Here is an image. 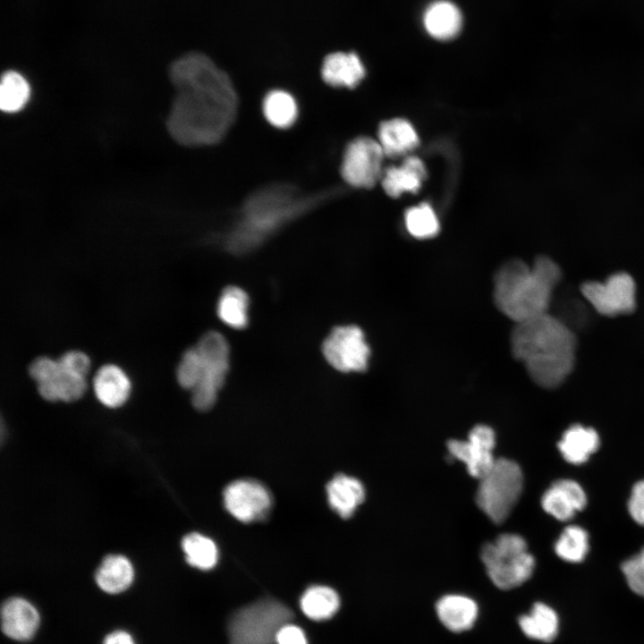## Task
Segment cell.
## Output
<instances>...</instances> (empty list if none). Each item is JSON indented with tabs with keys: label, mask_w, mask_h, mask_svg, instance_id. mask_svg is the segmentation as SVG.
Wrapping results in <instances>:
<instances>
[{
	"label": "cell",
	"mask_w": 644,
	"mask_h": 644,
	"mask_svg": "<svg viewBox=\"0 0 644 644\" xmlns=\"http://www.w3.org/2000/svg\"><path fill=\"white\" fill-rule=\"evenodd\" d=\"M60 364L66 369L87 376L90 369V359L83 352L72 350L64 352L59 359Z\"/></svg>",
	"instance_id": "cell-36"
},
{
	"label": "cell",
	"mask_w": 644,
	"mask_h": 644,
	"mask_svg": "<svg viewBox=\"0 0 644 644\" xmlns=\"http://www.w3.org/2000/svg\"><path fill=\"white\" fill-rule=\"evenodd\" d=\"M103 644H135V642L129 632L118 630L107 634Z\"/></svg>",
	"instance_id": "cell-39"
},
{
	"label": "cell",
	"mask_w": 644,
	"mask_h": 644,
	"mask_svg": "<svg viewBox=\"0 0 644 644\" xmlns=\"http://www.w3.org/2000/svg\"><path fill=\"white\" fill-rule=\"evenodd\" d=\"M495 445L494 430L487 425H478L470 430L467 440H450L447 448L452 459L464 462L470 475L479 479L496 462Z\"/></svg>",
	"instance_id": "cell-12"
},
{
	"label": "cell",
	"mask_w": 644,
	"mask_h": 644,
	"mask_svg": "<svg viewBox=\"0 0 644 644\" xmlns=\"http://www.w3.org/2000/svg\"><path fill=\"white\" fill-rule=\"evenodd\" d=\"M390 157L403 156L419 145V136L412 124L402 118H394L380 123L377 140Z\"/></svg>",
	"instance_id": "cell-21"
},
{
	"label": "cell",
	"mask_w": 644,
	"mask_h": 644,
	"mask_svg": "<svg viewBox=\"0 0 644 644\" xmlns=\"http://www.w3.org/2000/svg\"><path fill=\"white\" fill-rule=\"evenodd\" d=\"M622 571L630 589L644 597V548L622 564Z\"/></svg>",
	"instance_id": "cell-35"
},
{
	"label": "cell",
	"mask_w": 644,
	"mask_h": 644,
	"mask_svg": "<svg viewBox=\"0 0 644 644\" xmlns=\"http://www.w3.org/2000/svg\"><path fill=\"white\" fill-rule=\"evenodd\" d=\"M404 223L409 233L419 239L434 237L439 232V221L428 203L410 208L404 214Z\"/></svg>",
	"instance_id": "cell-33"
},
{
	"label": "cell",
	"mask_w": 644,
	"mask_h": 644,
	"mask_svg": "<svg viewBox=\"0 0 644 644\" xmlns=\"http://www.w3.org/2000/svg\"><path fill=\"white\" fill-rule=\"evenodd\" d=\"M30 88L27 80L16 71H6L1 77L0 108L13 114L21 111L30 99Z\"/></svg>",
	"instance_id": "cell-30"
},
{
	"label": "cell",
	"mask_w": 644,
	"mask_h": 644,
	"mask_svg": "<svg viewBox=\"0 0 644 644\" xmlns=\"http://www.w3.org/2000/svg\"><path fill=\"white\" fill-rule=\"evenodd\" d=\"M37 387L40 396L48 402H70L82 397L87 382L85 376L68 370L60 364L56 374L50 379L38 383Z\"/></svg>",
	"instance_id": "cell-23"
},
{
	"label": "cell",
	"mask_w": 644,
	"mask_h": 644,
	"mask_svg": "<svg viewBox=\"0 0 644 644\" xmlns=\"http://www.w3.org/2000/svg\"><path fill=\"white\" fill-rule=\"evenodd\" d=\"M39 623V614L30 601L13 597L3 603L1 627L6 637L17 641L30 640L37 632Z\"/></svg>",
	"instance_id": "cell-14"
},
{
	"label": "cell",
	"mask_w": 644,
	"mask_h": 644,
	"mask_svg": "<svg viewBox=\"0 0 644 644\" xmlns=\"http://www.w3.org/2000/svg\"><path fill=\"white\" fill-rule=\"evenodd\" d=\"M510 344L513 356L541 387L559 386L573 370L576 335L566 322L549 312L515 323Z\"/></svg>",
	"instance_id": "cell-2"
},
{
	"label": "cell",
	"mask_w": 644,
	"mask_h": 644,
	"mask_svg": "<svg viewBox=\"0 0 644 644\" xmlns=\"http://www.w3.org/2000/svg\"><path fill=\"white\" fill-rule=\"evenodd\" d=\"M267 121L278 129L291 127L298 116V106L294 97L282 89L268 92L262 105Z\"/></svg>",
	"instance_id": "cell-28"
},
{
	"label": "cell",
	"mask_w": 644,
	"mask_h": 644,
	"mask_svg": "<svg viewBox=\"0 0 644 644\" xmlns=\"http://www.w3.org/2000/svg\"><path fill=\"white\" fill-rule=\"evenodd\" d=\"M481 560L491 581L500 589L509 590L527 581L533 573L534 557L524 538L505 533L481 548Z\"/></svg>",
	"instance_id": "cell-5"
},
{
	"label": "cell",
	"mask_w": 644,
	"mask_h": 644,
	"mask_svg": "<svg viewBox=\"0 0 644 644\" xmlns=\"http://www.w3.org/2000/svg\"><path fill=\"white\" fill-rule=\"evenodd\" d=\"M580 292L584 299L602 316L629 314L636 308V284L625 272L614 273L604 282H585L580 286Z\"/></svg>",
	"instance_id": "cell-9"
},
{
	"label": "cell",
	"mask_w": 644,
	"mask_h": 644,
	"mask_svg": "<svg viewBox=\"0 0 644 644\" xmlns=\"http://www.w3.org/2000/svg\"><path fill=\"white\" fill-rule=\"evenodd\" d=\"M339 597L331 588L312 586L301 598V607L305 615L312 620H326L333 616L339 608Z\"/></svg>",
	"instance_id": "cell-29"
},
{
	"label": "cell",
	"mask_w": 644,
	"mask_h": 644,
	"mask_svg": "<svg viewBox=\"0 0 644 644\" xmlns=\"http://www.w3.org/2000/svg\"><path fill=\"white\" fill-rule=\"evenodd\" d=\"M628 510L632 519L644 526V480L634 485L629 499Z\"/></svg>",
	"instance_id": "cell-37"
},
{
	"label": "cell",
	"mask_w": 644,
	"mask_h": 644,
	"mask_svg": "<svg viewBox=\"0 0 644 644\" xmlns=\"http://www.w3.org/2000/svg\"><path fill=\"white\" fill-rule=\"evenodd\" d=\"M329 505L342 518L351 517L363 502L365 489L356 478L344 474L335 475L326 486Z\"/></svg>",
	"instance_id": "cell-22"
},
{
	"label": "cell",
	"mask_w": 644,
	"mask_h": 644,
	"mask_svg": "<svg viewBox=\"0 0 644 644\" xmlns=\"http://www.w3.org/2000/svg\"><path fill=\"white\" fill-rule=\"evenodd\" d=\"M249 296L238 286L225 287L217 302V315L228 326L243 329L249 323Z\"/></svg>",
	"instance_id": "cell-27"
},
{
	"label": "cell",
	"mask_w": 644,
	"mask_h": 644,
	"mask_svg": "<svg viewBox=\"0 0 644 644\" xmlns=\"http://www.w3.org/2000/svg\"><path fill=\"white\" fill-rule=\"evenodd\" d=\"M521 631L529 638L544 642L552 641L557 635L559 620L555 611L544 603H535L529 614L519 618Z\"/></svg>",
	"instance_id": "cell-26"
},
{
	"label": "cell",
	"mask_w": 644,
	"mask_h": 644,
	"mask_svg": "<svg viewBox=\"0 0 644 644\" xmlns=\"http://www.w3.org/2000/svg\"><path fill=\"white\" fill-rule=\"evenodd\" d=\"M462 18L459 8L450 1L438 0L430 4L423 14L427 32L439 40L454 38L462 28Z\"/></svg>",
	"instance_id": "cell-20"
},
{
	"label": "cell",
	"mask_w": 644,
	"mask_h": 644,
	"mask_svg": "<svg viewBox=\"0 0 644 644\" xmlns=\"http://www.w3.org/2000/svg\"><path fill=\"white\" fill-rule=\"evenodd\" d=\"M385 153L379 142L369 137H358L345 148L341 174L355 188H372L383 175Z\"/></svg>",
	"instance_id": "cell-10"
},
{
	"label": "cell",
	"mask_w": 644,
	"mask_h": 644,
	"mask_svg": "<svg viewBox=\"0 0 644 644\" xmlns=\"http://www.w3.org/2000/svg\"><path fill=\"white\" fill-rule=\"evenodd\" d=\"M599 446L597 433L591 428L581 425L570 427L558 443V448L570 463L581 464L588 461Z\"/></svg>",
	"instance_id": "cell-25"
},
{
	"label": "cell",
	"mask_w": 644,
	"mask_h": 644,
	"mask_svg": "<svg viewBox=\"0 0 644 644\" xmlns=\"http://www.w3.org/2000/svg\"><path fill=\"white\" fill-rule=\"evenodd\" d=\"M200 378L201 357L195 346L183 352L176 369V379L182 388L191 391L199 384Z\"/></svg>",
	"instance_id": "cell-34"
},
{
	"label": "cell",
	"mask_w": 644,
	"mask_h": 644,
	"mask_svg": "<svg viewBox=\"0 0 644 644\" xmlns=\"http://www.w3.org/2000/svg\"><path fill=\"white\" fill-rule=\"evenodd\" d=\"M523 487L520 466L513 461L496 459L481 479L476 493L479 508L495 523H503L518 502Z\"/></svg>",
	"instance_id": "cell-7"
},
{
	"label": "cell",
	"mask_w": 644,
	"mask_h": 644,
	"mask_svg": "<svg viewBox=\"0 0 644 644\" xmlns=\"http://www.w3.org/2000/svg\"><path fill=\"white\" fill-rule=\"evenodd\" d=\"M134 579V569L130 560L121 555L105 557L96 571L95 580L98 588L108 594L126 590Z\"/></svg>",
	"instance_id": "cell-24"
},
{
	"label": "cell",
	"mask_w": 644,
	"mask_h": 644,
	"mask_svg": "<svg viewBox=\"0 0 644 644\" xmlns=\"http://www.w3.org/2000/svg\"><path fill=\"white\" fill-rule=\"evenodd\" d=\"M562 270L551 258L538 256L532 265L512 259L494 277L496 308L514 323L549 312Z\"/></svg>",
	"instance_id": "cell-3"
},
{
	"label": "cell",
	"mask_w": 644,
	"mask_h": 644,
	"mask_svg": "<svg viewBox=\"0 0 644 644\" xmlns=\"http://www.w3.org/2000/svg\"><path fill=\"white\" fill-rule=\"evenodd\" d=\"M320 73L329 86L353 89L364 79L366 69L356 53L335 51L323 58Z\"/></svg>",
	"instance_id": "cell-15"
},
{
	"label": "cell",
	"mask_w": 644,
	"mask_h": 644,
	"mask_svg": "<svg viewBox=\"0 0 644 644\" xmlns=\"http://www.w3.org/2000/svg\"><path fill=\"white\" fill-rule=\"evenodd\" d=\"M223 496L228 513L242 522L265 518L271 507L267 489L252 479H238L230 483L225 488Z\"/></svg>",
	"instance_id": "cell-13"
},
{
	"label": "cell",
	"mask_w": 644,
	"mask_h": 644,
	"mask_svg": "<svg viewBox=\"0 0 644 644\" xmlns=\"http://www.w3.org/2000/svg\"><path fill=\"white\" fill-rule=\"evenodd\" d=\"M320 198L304 197L286 184L262 188L243 204L239 222L227 236L226 246L235 253L249 251L307 210Z\"/></svg>",
	"instance_id": "cell-4"
},
{
	"label": "cell",
	"mask_w": 644,
	"mask_h": 644,
	"mask_svg": "<svg viewBox=\"0 0 644 644\" xmlns=\"http://www.w3.org/2000/svg\"><path fill=\"white\" fill-rule=\"evenodd\" d=\"M168 73L175 89L166 119L170 136L186 147L219 142L233 123L238 108L228 74L199 52H189L174 60Z\"/></svg>",
	"instance_id": "cell-1"
},
{
	"label": "cell",
	"mask_w": 644,
	"mask_h": 644,
	"mask_svg": "<svg viewBox=\"0 0 644 644\" xmlns=\"http://www.w3.org/2000/svg\"><path fill=\"white\" fill-rule=\"evenodd\" d=\"M327 362L341 372H362L369 366L370 349L357 326L335 327L322 344Z\"/></svg>",
	"instance_id": "cell-11"
},
{
	"label": "cell",
	"mask_w": 644,
	"mask_h": 644,
	"mask_svg": "<svg viewBox=\"0 0 644 644\" xmlns=\"http://www.w3.org/2000/svg\"><path fill=\"white\" fill-rule=\"evenodd\" d=\"M93 388L96 397L103 405L118 408L127 402L131 384L121 367L105 364L97 369L94 377Z\"/></svg>",
	"instance_id": "cell-17"
},
{
	"label": "cell",
	"mask_w": 644,
	"mask_h": 644,
	"mask_svg": "<svg viewBox=\"0 0 644 644\" xmlns=\"http://www.w3.org/2000/svg\"><path fill=\"white\" fill-rule=\"evenodd\" d=\"M182 548L187 563L199 570L212 569L218 559V550L216 543L209 538L191 532L183 537Z\"/></svg>",
	"instance_id": "cell-31"
},
{
	"label": "cell",
	"mask_w": 644,
	"mask_h": 644,
	"mask_svg": "<svg viewBox=\"0 0 644 644\" xmlns=\"http://www.w3.org/2000/svg\"><path fill=\"white\" fill-rule=\"evenodd\" d=\"M588 550V533L584 529L575 525L566 527L555 544L556 555L570 563L581 562Z\"/></svg>",
	"instance_id": "cell-32"
},
{
	"label": "cell",
	"mask_w": 644,
	"mask_h": 644,
	"mask_svg": "<svg viewBox=\"0 0 644 644\" xmlns=\"http://www.w3.org/2000/svg\"><path fill=\"white\" fill-rule=\"evenodd\" d=\"M196 348L201 357V378L192 389L191 402L197 410L211 409L229 370L230 350L225 336L216 331L203 335Z\"/></svg>",
	"instance_id": "cell-8"
},
{
	"label": "cell",
	"mask_w": 644,
	"mask_h": 644,
	"mask_svg": "<svg viewBox=\"0 0 644 644\" xmlns=\"http://www.w3.org/2000/svg\"><path fill=\"white\" fill-rule=\"evenodd\" d=\"M587 498L582 487L571 479H560L544 493L542 508L555 519L565 521L586 505Z\"/></svg>",
	"instance_id": "cell-16"
},
{
	"label": "cell",
	"mask_w": 644,
	"mask_h": 644,
	"mask_svg": "<svg viewBox=\"0 0 644 644\" xmlns=\"http://www.w3.org/2000/svg\"><path fill=\"white\" fill-rule=\"evenodd\" d=\"M436 611L439 621L446 629L453 632H462L474 625L479 606L469 597L449 594L437 601Z\"/></svg>",
	"instance_id": "cell-19"
},
{
	"label": "cell",
	"mask_w": 644,
	"mask_h": 644,
	"mask_svg": "<svg viewBox=\"0 0 644 644\" xmlns=\"http://www.w3.org/2000/svg\"><path fill=\"white\" fill-rule=\"evenodd\" d=\"M276 644H308L303 631L295 625L287 623L277 632Z\"/></svg>",
	"instance_id": "cell-38"
},
{
	"label": "cell",
	"mask_w": 644,
	"mask_h": 644,
	"mask_svg": "<svg viewBox=\"0 0 644 644\" xmlns=\"http://www.w3.org/2000/svg\"><path fill=\"white\" fill-rule=\"evenodd\" d=\"M427 177V169L418 157H407L399 166L384 170L381 183L384 191L392 198L405 192L416 193Z\"/></svg>",
	"instance_id": "cell-18"
},
{
	"label": "cell",
	"mask_w": 644,
	"mask_h": 644,
	"mask_svg": "<svg viewBox=\"0 0 644 644\" xmlns=\"http://www.w3.org/2000/svg\"><path fill=\"white\" fill-rule=\"evenodd\" d=\"M285 605L263 598L236 611L228 626L230 644H274L278 631L292 619Z\"/></svg>",
	"instance_id": "cell-6"
}]
</instances>
